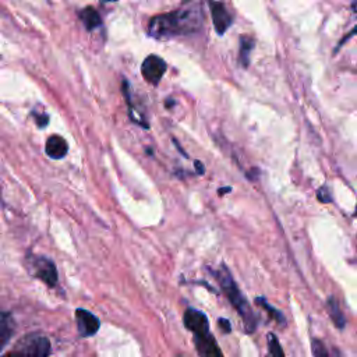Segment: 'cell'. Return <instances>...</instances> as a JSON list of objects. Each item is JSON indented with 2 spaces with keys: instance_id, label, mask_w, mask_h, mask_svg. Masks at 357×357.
<instances>
[{
  "instance_id": "6da1fadb",
  "label": "cell",
  "mask_w": 357,
  "mask_h": 357,
  "mask_svg": "<svg viewBox=\"0 0 357 357\" xmlns=\"http://www.w3.org/2000/svg\"><path fill=\"white\" fill-rule=\"evenodd\" d=\"M202 20V6L191 1L170 14H160L153 17L149 21L148 32L152 38L156 39H166L181 33H191L199 29Z\"/></svg>"
},
{
  "instance_id": "7a4b0ae2",
  "label": "cell",
  "mask_w": 357,
  "mask_h": 357,
  "mask_svg": "<svg viewBox=\"0 0 357 357\" xmlns=\"http://www.w3.org/2000/svg\"><path fill=\"white\" fill-rule=\"evenodd\" d=\"M183 321L185 328L192 333L195 347L201 357H223L215 336L209 331L208 318L202 311L188 307L184 311Z\"/></svg>"
},
{
  "instance_id": "3957f363",
  "label": "cell",
  "mask_w": 357,
  "mask_h": 357,
  "mask_svg": "<svg viewBox=\"0 0 357 357\" xmlns=\"http://www.w3.org/2000/svg\"><path fill=\"white\" fill-rule=\"evenodd\" d=\"M212 273L216 278L220 289L223 290V293L226 294V297L231 303V305L236 308V311L241 317L244 331L247 333H252L257 328V324H258L257 317H255L252 308L250 307L248 301L245 300V297L243 296V293L237 287L236 282L233 280V278H231L229 269L226 268V265L225 264L220 265V268L218 271H213Z\"/></svg>"
},
{
  "instance_id": "277c9868",
  "label": "cell",
  "mask_w": 357,
  "mask_h": 357,
  "mask_svg": "<svg viewBox=\"0 0 357 357\" xmlns=\"http://www.w3.org/2000/svg\"><path fill=\"white\" fill-rule=\"evenodd\" d=\"M50 342L47 337L31 333L18 340V343L3 357H49Z\"/></svg>"
},
{
  "instance_id": "5b68a950",
  "label": "cell",
  "mask_w": 357,
  "mask_h": 357,
  "mask_svg": "<svg viewBox=\"0 0 357 357\" xmlns=\"http://www.w3.org/2000/svg\"><path fill=\"white\" fill-rule=\"evenodd\" d=\"M28 269L31 275L45 282L47 286L53 287L57 283V269L52 259L40 255H31L28 258Z\"/></svg>"
},
{
  "instance_id": "8992f818",
  "label": "cell",
  "mask_w": 357,
  "mask_h": 357,
  "mask_svg": "<svg viewBox=\"0 0 357 357\" xmlns=\"http://www.w3.org/2000/svg\"><path fill=\"white\" fill-rule=\"evenodd\" d=\"M166 63L162 57H159L158 54H149L141 66V73L142 77L152 85H158L160 78L163 77V74L166 73Z\"/></svg>"
},
{
  "instance_id": "52a82bcc",
  "label": "cell",
  "mask_w": 357,
  "mask_h": 357,
  "mask_svg": "<svg viewBox=\"0 0 357 357\" xmlns=\"http://www.w3.org/2000/svg\"><path fill=\"white\" fill-rule=\"evenodd\" d=\"M75 322L78 333L84 337L93 336L100 328V321L92 312L84 308H78L75 311Z\"/></svg>"
},
{
  "instance_id": "ba28073f",
  "label": "cell",
  "mask_w": 357,
  "mask_h": 357,
  "mask_svg": "<svg viewBox=\"0 0 357 357\" xmlns=\"http://www.w3.org/2000/svg\"><path fill=\"white\" fill-rule=\"evenodd\" d=\"M209 8H211V15H212L215 31L219 35H223L231 25V15L229 14V11L226 10L223 3L216 1V0H209Z\"/></svg>"
},
{
  "instance_id": "9c48e42d",
  "label": "cell",
  "mask_w": 357,
  "mask_h": 357,
  "mask_svg": "<svg viewBox=\"0 0 357 357\" xmlns=\"http://www.w3.org/2000/svg\"><path fill=\"white\" fill-rule=\"evenodd\" d=\"M45 151H46V155L52 159H63L67 155L68 145L63 137L50 135L46 141Z\"/></svg>"
},
{
  "instance_id": "30bf717a",
  "label": "cell",
  "mask_w": 357,
  "mask_h": 357,
  "mask_svg": "<svg viewBox=\"0 0 357 357\" xmlns=\"http://www.w3.org/2000/svg\"><path fill=\"white\" fill-rule=\"evenodd\" d=\"M14 333V321L10 312H0V351Z\"/></svg>"
},
{
  "instance_id": "8fae6325",
  "label": "cell",
  "mask_w": 357,
  "mask_h": 357,
  "mask_svg": "<svg viewBox=\"0 0 357 357\" xmlns=\"http://www.w3.org/2000/svg\"><path fill=\"white\" fill-rule=\"evenodd\" d=\"M79 18L84 22L85 28L88 31H92L95 28H98L102 24L100 15L98 14V11L93 7H85L84 10L79 11Z\"/></svg>"
},
{
  "instance_id": "7c38bea8",
  "label": "cell",
  "mask_w": 357,
  "mask_h": 357,
  "mask_svg": "<svg viewBox=\"0 0 357 357\" xmlns=\"http://www.w3.org/2000/svg\"><path fill=\"white\" fill-rule=\"evenodd\" d=\"M326 305H328V311H329V315L335 324V326H337L339 329H343L344 325H346V319L339 308V304L336 301L335 297H329L328 301H326Z\"/></svg>"
},
{
  "instance_id": "4fadbf2b",
  "label": "cell",
  "mask_w": 357,
  "mask_h": 357,
  "mask_svg": "<svg viewBox=\"0 0 357 357\" xmlns=\"http://www.w3.org/2000/svg\"><path fill=\"white\" fill-rule=\"evenodd\" d=\"M252 47H254V40L251 38L243 36L240 39V63L245 68L250 63V53H251Z\"/></svg>"
},
{
  "instance_id": "5bb4252c",
  "label": "cell",
  "mask_w": 357,
  "mask_h": 357,
  "mask_svg": "<svg viewBox=\"0 0 357 357\" xmlns=\"http://www.w3.org/2000/svg\"><path fill=\"white\" fill-rule=\"evenodd\" d=\"M255 303L257 304H259L266 312H269V315L279 324V325H282V326H284L286 325V319H284V315L280 312V311H278V310H275L271 304H268L266 303V300L264 298V297H257L255 298Z\"/></svg>"
},
{
  "instance_id": "9a60e30c",
  "label": "cell",
  "mask_w": 357,
  "mask_h": 357,
  "mask_svg": "<svg viewBox=\"0 0 357 357\" xmlns=\"http://www.w3.org/2000/svg\"><path fill=\"white\" fill-rule=\"evenodd\" d=\"M268 347H269V353H271V357H284V353H283V349L276 337L275 333H268Z\"/></svg>"
},
{
  "instance_id": "2e32d148",
  "label": "cell",
  "mask_w": 357,
  "mask_h": 357,
  "mask_svg": "<svg viewBox=\"0 0 357 357\" xmlns=\"http://www.w3.org/2000/svg\"><path fill=\"white\" fill-rule=\"evenodd\" d=\"M311 351H312V357H331L324 342L317 337L311 340Z\"/></svg>"
},
{
  "instance_id": "e0dca14e",
  "label": "cell",
  "mask_w": 357,
  "mask_h": 357,
  "mask_svg": "<svg viewBox=\"0 0 357 357\" xmlns=\"http://www.w3.org/2000/svg\"><path fill=\"white\" fill-rule=\"evenodd\" d=\"M317 197H318V199H319L321 202H324V204H329V202H332L331 191H329V188H328L326 185H322V187H319V188H318V191H317Z\"/></svg>"
},
{
  "instance_id": "ac0fdd59",
  "label": "cell",
  "mask_w": 357,
  "mask_h": 357,
  "mask_svg": "<svg viewBox=\"0 0 357 357\" xmlns=\"http://www.w3.org/2000/svg\"><path fill=\"white\" fill-rule=\"evenodd\" d=\"M218 325H219V328L222 329L223 333H230L231 325H230V321H229V319H226V318H219V319H218Z\"/></svg>"
},
{
  "instance_id": "d6986e66",
  "label": "cell",
  "mask_w": 357,
  "mask_h": 357,
  "mask_svg": "<svg viewBox=\"0 0 357 357\" xmlns=\"http://www.w3.org/2000/svg\"><path fill=\"white\" fill-rule=\"evenodd\" d=\"M47 121H49L47 114H39V116H36V124H38L39 127H45V126L47 124Z\"/></svg>"
},
{
  "instance_id": "ffe728a7",
  "label": "cell",
  "mask_w": 357,
  "mask_h": 357,
  "mask_svg": "<svg viewBox=\"0 0 357 357\" xmlns=\"http://www.w3.org/2000/svg\"><path fill=\"white\" fill-rule=\"evenodd\" d=\"M194 166H195L197 174H204L205 173V166L201 160H194Z\"/></svg>"
},
{
  "instance_id": "44dd1931",
  "label": "cell",
  "mask_w": 357,
  "mask_h": 357,
  "mask_svg": "<svg viewBox=\"0 0 357 357\" xmlns=\"http://www.w3.org/2000/svg\"><path fill=\"white\" fill-rule=\"evenodd\" d=\"M173 144H174V146H176V148H177V151H180V152H181V155H183V156H184V158H188V156H187V153H185V152H184V149H183V148H181V146H180V144H178V142H177V141H176V139H174V138H173Z\"/></svg>"
},
{
  "instance_id": "7402d4cb",
  "label": "cell",
  "mask_w": 357,
  "mask_h": 357,
  "mask_svg": "<svg viewBox=\"0 0 357 357\" xmlns=\"http://www.w3.org/2000/svg\"><path fill=\"white\" fill-rule=\"evenodd\" d=\"M229 191H231V187H225V188H219L218 190V192L222 195V194H226V192H229Z\"/></svg>"
},
{
  "instance_id": "603a6c76",
  "label": "cell",
  "mask_w": 357,
  "mask_h": 357,
  "mask_svg": "<svg viewBox=\"0 0 357 357\" xmlns=\"http://www.w3.org/2000/svg\"><path fill=\"white\" fill-rule=\"evenodd\" d=\"M102 1H116V0H102Z\"/></svg>"
}]
</instances>
